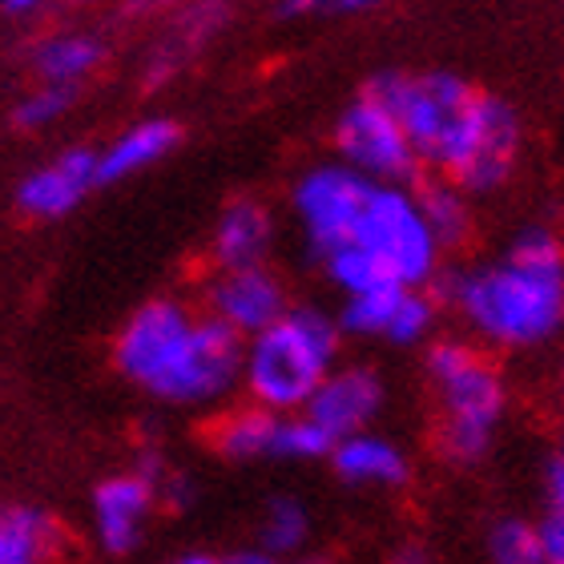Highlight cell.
Returning <instances> with one entry per match:
<instances>
[{
    "label": "cell",
    "mask_w": 564,
    "mask_h": 564,
    "mask_svg": "<svg viewBox=\"0 0 564 564\" xmlns=\"http://www.w3.org/2000/svg\"><path fill=\"white\" fill-rule=\"evenodd\" d=\"M335 456V471L351 484H403L408 480V464L388 440H376V435H343L330 447Z\"/></svg>",
    "instance_id": "cell-16"
},
{
    "label": "cell",
    "mask_w": 564,
    "mask_h": 564,
    "mask_svg": "<svg viewBox=\"0 0 564 564\" xmlns=\"http://www.w3.org/2000/svg\"><path fill=\"white\" fill-rule=\"evenodd\" d=\"M174 145H177L174 121H141L130 133H121L106 153H97V186L121 182V177L145 170V165L162 162Z\"/></svg>",
    "instance_id": "cell-14"
},
{
    "label": "cell",
    "mask_w": 564,
    "mask_h": 564,
    "mask_svg": "<svg viewBox=\"0 0 564 564\" xmlns=\"http://www.w3.org/2000/svg\"><path fill=\"white\" fill-rule=\"evenodd\" d=\"M69 106H73V85L45 82V89L29 94L21 106H17V126H24V130H41V126H48V121H57Z\"/></svg>",
    "instance_id": "cell-26"
},
{
    "label": "cell",
    "mask_w": 564,
    "mask_h": 564,
    "mask_svg": "<svg viewBox=\"0 0 564 564\" xmlns=\"http://www.w3.org/2000/svg\"><path fill=\"white\" fill-rule=\"evenodd\" d=\"M517 145H520V126H517V113L500 101V97H484L480 94V106H476V126L468 133V145L459 153L456 177L464 189H496L512 174V162H517Z\"/></svg>",
    "instance_id": "cell-9"
},
{
    "label": "cell",
    "mask_w": 564,
    "mask_h": 564,
    "mask_svg": "<svg viewBox=\"0 0 564 564\" xmlns=\"http://www.w3.org/2000/svg\"><path fill=\"white\" fill-rule=\"evenodd\" d=\"M97 186V153L65 150L57 162L41 165L17 189V206L29 218H65Z\"/></svg>",
    "instance_id": "cell-11"
},
{
    "label": "cell",
    "mask_w": 564,
    "mask_h": 564,
    "mask_svg": "<svg viewBox=\"0 0 564 564\" xmlns=\"http://www.w3.org/2000/svg\"><path fill=\"white\" fill-rule=\"evenodd\" d=\"M101 53L106 48L97 45L94 36H82V33H69V36H53L45 45L36 48V73H41V82H53V85H77L82 77L101 65Z\"/></svg>",
    "instance_id": "cell-17"
},
{
    "label": "cell",
    "mask_w": 564,
    "mask_h": 564,
    "mask_svg": "<svg viewBox=\"0 0 564 564\" xmlns=\"http://www.w3.org/2000/svg\"><path fill=\"white\" fill-rule=\"evenodd\" d=\"M335 347H339V327L318 311H291V315L282 311L271 327L254 335L242 359L250 395L271 412L303 408L318 379L327 376Z\"/></svg>",
    "instance_id": "cell-2"
},
{
    "label": "cell",
    "mask_w": 564,
    "mask_h": 564,
    "mask_svg": "<svg viewBox=\"0 0 564 564\" xmlns=\"http://www.w3.org/2000/svg\"><path fill=\"white\" fill-rule=\"evenodd\" d=\"M351 247H367L371 254L388 262V271L400 282L420 286V282H427L435 274L440 242L423 223L420 202L408 198L403 189L388 186V182H376Z\"/></svg>",
    "instance_id": "cell-6"
},
{
    "label": "cell",
    "mask_w": 564,
    "mask_h": 564,
    "mask_svg": "<svg viewBox=\"0 0 564 564\" xmlns=\"http://www.w3.org/2000/svg\"><path fill=\"white\" fill-rule=\"evenodd\" d=\"M57 544L53 520L33 512V508H9L0 512V564H29L48 556Z\"/></svg>",
    "instance_id": "cell-19"
},
{
    "label": "cell",
    "mask_w": 564,
    "mask_h": 564,
    "mask_svg": "<svg viewBox=\"0 0 564 564\" xmlns=\"http://www.w3.org/2000/svg\"><path fill=\"white\" fill-rule=\"evenodd\" d=\"M210 306L238 335H259L282 315V286L262 267H235L214 282Z\"/></svg>",
    "instance_id": "cell-13"
},
{
    "label": "cell",
    "mask_w": 564,
    "mask_h": 564,
    "mask_svg": "<svg viewBox=\"0 0 564 564\" xmlns=\"http://www.w3.org/2000/svg\"><path fill=\"white\" fill-rule=\"evenodd\" d=\"M271 247V218L254 202H235L230 210L218 218V235H214V254L226 271L235 267H262Z\"/></svg>",
    "instance_id": "cell-15"
},
{
    "label": "cell",
    "mask_w": 564,
    "mask_h": 564,
    "mask_svg": "<svg viewBox=\"0 0 564 564\" xmlns=\"http://www.w3.org/2000/svg\"><path fill=\"white\" fill-rule=\"evenodd\" d=\"M306 541V512L294 500H274L262 520V544L267 553H294Z\"/></svg>",
    "instance_id": "cell-23"
},
{
    "label": "cell",
    "mask_w": 564,
    "mask_h": 564,
    "mask_svg": "<svg viewBox=\"0 0 564 564\" xmlns=\"http://www.w3.org/2000/svg\"><path fill=\"white\" fill-rule=\"evenodd\" d=\"M403 291H408V282H376V286H367V291H355L351 303L343 306L339 315V327L351 330V335H383L395 315V306H400Z\"/></svg>",
    "instance_id": "cell-20"
},
{
    "label": "cell",
    "mask_w": 564,
    "mask_h": 564,
    "mask_svg": "<svg viewBox=\"0 0 564 564\" xmlns=\"http://www.w3.org/2000/svg\"><path fill=\"white\" fill-rule=\"evenodd\" d=\"M339 150L359 174L376 182H403L415 174V162H420L400 118L367 94L339 118Z\"/></svg>",
    "instance_id": "cell-8"
},
{
    "label": "cell",
    "mask_w": 564,
    "mask_h": 564,
    "mask_svg": "<svg viewBox=\"0 0 564 564\" xmlns=\"http://www.w3.org/2000/svg\"><path fill=\"white\" fill-rule=\"evenodd\" d=\"M153 505V480L150 476H113L97 488L94 496V520H97V541L113 556H126L138 549L141 524L150 517Z\"/></svg>",
    "instance_id": "cell-12"
},
{
    "label": "cell",
    "mask_w": 564,
    "mask_h": 564,
    "mask_svg": "<svg viewBox=\"0 0 564 564\" xmlns=\"http://www.w3.org/2000/svg\"><path fill=\"white\" fill-rule=\"evenodd\" d=\"M427 371L447 408L444 447L456 459H480L505 408L496 371L464 343H435L427 355Z\"/></svg>",
    "instance_id": "cell-5"
},
{
    "label": "cell",
    "mask_w": 564,
    "mask_h": 564,
    "mask_svg": "<svg viewBox=\"0 0 564 564\" xmlns=\"http://www.w3.org/2000/svg\"><path fill=\"white\" fill-rule=\"evenodd\" d=\"M323 262H327L330 279L339 282L347 294L367 291V286H376V282L395 279V274L388 271V262L379 259V254H371L367 247H339V250H330V254H323Z\"/></svg>",
    "instance_id": "cell-22"
},
{
    "label": "cell",
    "mask_w": 564,
    "mask_h": 564,
    "mask_svg": "<svg viewBox=\"0 0 564 564\" xmlns=\"http://www.w3.org/2000/svg\"><path fill=\"white\" fill-rule=\"evenodd\" d=\"M367 97L383 101L400 118L420 162L440 165L447 174L456 170L480 106V94L468 82H459L452 73H423V77L379 73L367 85Z\"/></svg>",
    "instance_id": "cell-3"
},
{
    "label": "cell",
    "mask_w": 564,
    "mask_h": 564,
    "mask_svg": "<svg viewBox=\"0 0 564 564\" xmlns=\"http://www.w3.org/2000/svg\"><path fill=\"white\" fill-rule=\"evenodd\" d=\"M242 359H247V347L230 323H223L218 315L189 318L162 359L150 367V376L141 379V388L174 403L218 400L238 379Z\"/></svg>",
    "instance_id": "cell-4"
},
{
    "label": "cell",
    "mask_w": 564,
    "mask_h": 564,
    "mask_svg": "<svg viewBox=\"0 0 564 564\" xmlns=\"http://www.w3.org/2000/svg\"><path fill=\"white\" fill-rule=\"evenodd\" d=\"M544 492H549V520L564 524V456L549 459L544 468Z\"/></svg>",
    "instance_id": "cell-27"
},
{
    "label": "cell",
    "mask_w": 564,
    "mask_h": 564,
    "mask_svg": "<svg viewBox=\"0 0 564 564\" xmlns=\"http://www.w3.org/2000/svg\"><path fill=\"white\" fill-rule=\"evenodd\" d=\"M371 189H376V177L359 174L355 165H323L299 182L294 210L303 218L306 238L318 254L351 247Z\"/></svg>",
    "instance_id": "cell-7"
},
{
    "label": "cell",
    "mask_w": 564,
    "mask_h": 564,
    "mask_svg": "<svg viewBox=\"0 0 564 564\" xmlns=\"http://www.w3.org/2000/svg\"><path fill=\"white\" fill-rule=\"evenodd\" d=\"M218 452L230 459H259V456H279L282 444V415H274L271 408L262 412H247L226 420L214 435Z\"/></svg>",
    "instance_id": "cell-18"
},
{
    "label": "cell",
    "mask_w": 564,
    "mask_h": 564,
    "mask_svg": "<svg viewBox=\"0 0 564 564\" xmlns=\"http://www.w3.org/2000/svg\"><path fill=\"white\" fill-rule=\"evenodd\" d=\"M440 299L456 303L484 339L532 347L564 323V247L549 230H524L500 267L440 274Z\"/></svg>",
    "instance_id": "cell-1"
},
{
    "label": "cell",
    "mask_w": 564,
    "mask_h": 564,
    "mask_svg": "<svg viewBox=\"0 0 564 564\" xmlns=\"http://www.w3.org/2000/svg\"><path fill=\"white\" fill-rule=\"evenodd\" d=\"M379 0H286V12L299 17V12H367Z\"/></svg>",
    "instance_id": "cell-28"
},
{
    "label": "cell",
    "mask_w": 564,
    "mask_h": 564,
    "mask_svg": "<svg viewBox=\"0 0 564 564\" xmlns=\"http://www.w3.org/2000/svg\"><path fill=\"white\" fill-rule=\"evenodd\" d=\"M379 403H383V383H379L376 371L347 367V371L318 379V388L306 395L303 408L330 440H343V435L359 432L379 412Z\"/></svg>",
    "instance_id": "cell-10"
},
{
    "label": "cell",
    "mask_w": 564,
    "mask_h": 564,
    "mask_svg": "<svg viewBox=\"0 0 564 564\" xmlns=\"http://www.w3.org/2000/svg\"><path fill=\"white\" fill-rule=\"evenodd\" d=\"M45 4V0H0V9L9 12V17H29V12H36Z\"/></svg>",
    "instance_id": "cell-29"
},
{
    "label": "cell",
    "mask_w": 564,
    "mask_h": 564,
    "mask_svg": "<svg viewBox=\"0 0 564 564\" xmlns=\"http://www.w3.org/2000/svg\"><path fill=\"white\" fill-rule=\"evenodd\" d=\"M492 556L508 564H536V561H544L541 536H536V529H529L524 520H505V524H496V532H492Z\"/></svg>",
    "instance_id": "cell-25"
},
{
    "label": "cell",
    "mask_w": 564,
    "mask_h": 564,
    "mask_svg": "<svg viewBox=\"0 0 564 564\" xmlns=\"http://www.w3.org/2000/svg\"><path fill=\"white\" fill-rule=\"evenodd\" d=\"M415 202H420L423 223H427V230H432L440 247H459L464 242V235H468V206H464L456 189L444 186V182H427Z\"/></svg>",
    "instance_id": "cell-21"
},
{
    "label": "cell",
    "mask_w": 564,
    "mask_h": 564,
    "mask_svg": "<svg viewBox=\"0 0 564 564\" xmlns=\"http://www.w3.org/2000/svg\"><path fill=\"white\" fill-rule=\"evenodd\" d=\"M432 315H435L432 299H427V294H420L415 286H408L383 335H388L391 343H403V347H408V343H415V339H423V335H427V327H432Z\"/></svg>",
    "instance_id": "cell-24"
}]
</instances>
